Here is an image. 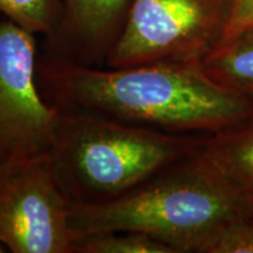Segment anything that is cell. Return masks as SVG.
Wrapping results in <instances>:
<instances>
[{"label":"cell","mask_w":253,"mask_h":253,"mask_svg":"<svg viewBox=\"0 0 253 253\" xmlns=\"http://www.w3.org/2000/svg\"><path fill=\"white\" fill-rule=\"evenodd\" d=\"M55 106L173 131L218 132L253 115L249 95L230 89L202 61L91 68L55 62L38 68Z\"/></svg>","instance_id":"1"},{"label":"cell","mask_w":253,"mask_h":253,"mask_svg":"<svg viewBox=\"0 0 253 253\" xmlns=\"http://www.w3.org/2000/svg\"><path fill=\"white\" fill-rule=\"evenodd\" d=\"M248 216L246 196L227 183L197 149L118 197L94 203L72 202L69 227L73 239L101 232H140L177 253H204L224 226Z\"/></svg>","instance_id":"2"},{"label":"cell","mask_w":253,"mask_h":253,"mask_svg":"<svg viewBox=\"0 0 253 253\" xmlns=\"http://www.w3.org/2000/svg\"><path fill=\"white\" fill-rule=\"evenodd\" d=\"M202 141L160 129L62 109L50 162L72 202L125 194L198 149Z\"/></svg>","instance_id":"3"},{"label":"cell","mask_w":253,"mask_h":253,"mask_svg":"<svg viewBox=\"0 0 253 253\" xmlns=\"http://www.w3.org/2000/svg\"><path fill=\"white\" fill-rule=\"evenodd\" d=\"M231 0H131L108 68L202 61L219 42Z\"/></svg>","instance_id":"4"},{"label":"cell","mask_w":253,"mask_h":253,"mask_svg":"<svg viewBox=\"0 0 253 253\" xmlns=\"http://www.w3.org/2000/svg\"><path fill=\"white\" fill-rule=\"evenodd\" d=\"M34 34L9 19L0 20V163L49 156L62 109L39 86Z\"/></svg>","instance_id":"5"},{"label":"cell","mask_w":253,"mask_h":253,"mask_svg":"<svg viewBox=\"0 0 253 253\" xmlns=\"http://www.w3.org/2000/svg\"><path fill=\"white\" fill-rule=\"evenodd\" d=\"M71 207L49 156L9 164L0 178V243L13 253H73Z\"/></svg>","instance_id":"6"},{"label":"cell","mask_w":253,"mask_h":253,"mask_svg":"<svg viewBox=\"0 0 253 253\" xmlns=\"http://www.w3.org/2000/svg\"><path fill=\"white\" fill-rule=\"evenodd\" d=\"M130 2L131 0H63L58 37H68L88 54H102L106 58L122 30Z\"/></svg>","instance_id":"7"},{"label":"cell","mask_w":253,"mask_h":253,"mask_svg":"<svg viewBox=\"0 0 253 253\" xmlns=\"http://www.w3.org/2000/svg\"><path fill=\"white\" fill-rule=\"evenodd\" d=\"M198 153L233 188L253 195V115L202 141Z\"/></svg>","instance_id":"8"},{"label":"cell","mask_w":253,"mask_h":253,"mask_svg":"<svg viewBox=\"0 0 253 253\" xmlns=\"http://www.w3.org/2000/svg\"><path fill=\"white\" fill-rule=\"evenodd\" d=\"M204 71L220 84L249 95L253 91V27L217 43L202 60Z\"/></svg>","instance_id":"9"},{"label":"cell","mask_w":253,"mask_h":253,"mask_svg":"<svg viewBox=\"0 0 253 253\" xmlns=\"http://www.w3.org/2000/svg\"><path fill=\"white\" fill-rule=\"evenodd\" d=\"M0 13L36 34L56 38L63 15V0H0Z\"/></svg>","instance_id":"10"},{"label":"cell","mask_w":253,"mask_h":253,"mask_svg":"<svg viewBox=\"0 0 253 253\" xmlns=\"http://www.w3.org/2000/svg\"><path fill=\"white\" fill-rule=\"evenodd\" d=\"M73 253H177L171 246L140 232H101L78 237Z\"/></svg>","instance_id":"11"},{"label":"cell","mask_w":253,"mask_h":253,"mask_svg":"<svg viewBox=\"0 0 253 253\" xmlns=\"http://www.w3.org/2000/svg\"><path fill=\"white\" fill-rule=\"evenodd\" d=\"M204 253H253V218H239L224 226Z\"/></svg>","instance_id":"12"},{"label":"cell","mask_w":253,"mask_h":253,"mask_svg":"<svg viewBox=\"0 0 253 253\" xmlns=\"http://www.w3.org/2000/svg\"><path fill=\"white\" fill-rule=\"evenodd\" d=\"M252 27L253 0H231L226 24L219 42L232 39L233 37Z\"/></svg>","instance_id":"13"},{"label":"cell","mask_w":253,"mask_h":253,"mask_svg":"<svg viewBox=\"0 0 253 253\" xmlns=\"http://www.w3.org/2000/svg\"><path fill=\"white\" fill-rule=\"evenodd\" d=\"M246 199H248V207H249V213L250 216L253 218V195L246 196Z\"/></svg>","instance_id":"14"},{"label":"cell","mask_w":253,"mask_h":253,"mask_svg":"<svg viewBox=\"0 0 253 253\" xmlns=\"http://www.w3.org/2000/svg\"><path fill=\"white\" fill-rule=\"evenodd\" d=\"M8 166H9V164H1V163H0V178H1L6 170H7Z\"/></svg>","instance_id":"15"},{"label":"cell","mask_w":253,"mask_h":253,"mask_svg":"<svg viewBox=\"0 0 253 253\" xmlns=\"http://www.w3.org/2000/svg\"><path fill=\"white\" fill-rule=\"evenodd\" d=\"M249 96H250V99H251L252 102H253V91H252V93L249 94Z\"/></svg>","instance_id":"16"},{"label":"cell","mask_w":253,"mask_h":253,"mask_svg":"<svg viewBox=\"0 0 253 253\" xmlns=\"http://www.w3.org/2000/svg\"><path fill=\"white\" fill-rule=\"evenodd\" d=\"M1 252H4V250H2L1 246H0V253H1Z\"/></svg>","instance_id":"17"}]
</instances>
